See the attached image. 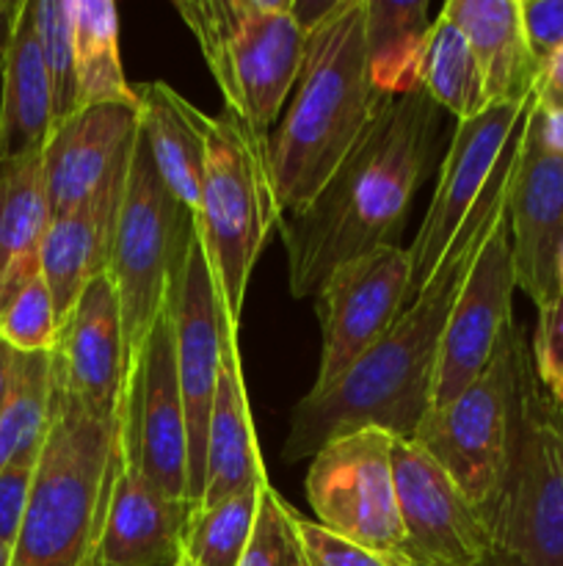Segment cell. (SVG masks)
<instances>
[{
	"mask_svg": "<svg viewBox=\"0 0 563 566\" xmlns=\"http://www.w3.org/2000/svg\"><path fill=\"white\" fill-rule=\"evenodd\" d=\"M524 122L425 291L403 307L386 335L337 385L323 392H307L293 407L282 462H301L337 437L362 429H381L397 440H412L419 420L431 409L436 363L453 304L486 238L508 210Z\"/></svg>",
	"mask_w": 563,
	"mask_h": 566,
	"instance_id": "1",
	"label": "cell"
},
{
	"mask_svg": "<svg viewBox=\"0 0 563 566\" xmlns=\"http://www.w3.org/2000/svg\"><path fill=\"white\" fill-rule=\"evenodd\" d=\"M442 125L445 111L423 88L386 97L318 197L282 216L293 296H315L334 269L401 243L414 193L436 166Z\"/></svg>",
	"mask_w": 563,
	"mask_h": 566,
	"instance_id": "2",
	"label": "cell"
},
{
	"mask_svg": "<svg viewBox=\"0 0 563 566\" xmlns=\"http://www.w3.org/2000/svg\"><path fill=\"white\" fill-rule=\"evenodd\" d=\"M384 99L368 70L364 0H340L334 14L307 33L301 75L270 138L282 216L318 197Z\"/></svg>",
	"mask_w": 563,
	"mask_h": 566,
	"instance_id": "3",
	"label": "cell"
},
{
	"mask_svg": "<svg viewBox=\"0 0 563 566\" xmlns=\"http://www.w3.org/2000/svg\"><path fill=\"white\" fill-rule=\"evenodd\" d=\"M121 468L119 420L105 423L53 390V415L11 566H88Z\"/></svg>",
	"mask_w": 563,
	"mask_h": 566,
	"instance_id": "4",
	"label": "cell"
},
{
	"mask_svg": "<svg viewBox=\"0 0 563 566\" xmlns=\"http://www.w3.org/2000/svg\"><path fill=\"white\" fill-rule=\"evenodd\" d=\"M279 221L270 136H259L230 111L213 116L196 208V238L230 329L241 332L248 280L270 232L279 230Z\"/></svg>",
	"mask_w": 563,
	"mask_h": 566,
	"instance_id": "5",
	"label": "cell"
},
{
	"mask_svg": "<svg viewBox=\"0 0 563 566\" xmlns=\"http://www.w3.org/2000/svg\"><path fill=\"white\" fill-rule=\"evenodd\" d=\"M226 111L268 136L301 75L307 33L290 0H177Z\"/></svg>",
	"mask_w": 563,
	"mask_h": 566,
	"instance_id": "6",
	"label": "cell"
},
{
	"mask_svg": "<svg viewBox=\"0 0 563 566\" xmlns=\"http://www.w3.org/2000/svg\"><path fill=\"white\" fill-rule=\"evenodd\" d=\"M193 238L196 216L166 186L138 125L108 260V276L119 296L130 365L163 310L169 287L180 280Z\"/></svg>",
	"mask_w": 563,
	"mask_h": 566,
	"instance_id": "7",
	"label": "cell"
},
{
	"mask_svg": "<svg viewBox=\"0 0 563 566\" xmlns=\"http://www.w3.org/2000/svg\"><path fill=\"white\" fill-rule=\"evenodd\" d=\"M530 343L524 340V332L513 326L486 374L458 398L431 407L412 437L445 468L484 517L500 497L513 462Z\"/></svg>",
	"mask_w": 563,
	"mask_h": 566,
	"instance_id": "8",
	"label": "cell"
},
{
	"mask_svg": "<svg viewBox=\"0 0 563 566\" xmlns=\"http://www.w3.org/2000/svg\"><path fill=\"white\" fill-rule=\"evenodd\" d=\"M486 520L491 545L478 566H563V429L530 357L513 462Z\"/></svg>",
	"mask_w": 563,
	"mask_h": 566,
	"instance_id": "9",
	"label": "cell"
},
{
	"mask_svg": "<svg viewBox=\"0 0 563 566\" xmlns=\"http://www.w3.org/2000/svg\"><path fill=\"white\" fill-rule=\"evenodd\" d=\"M392 442L381 429L337 437L307 470V501L331 534L406 566L403 525L392 475Z\"/></svg>",
	"mask_w": 563,
	"mask_h": 566,
	"instance_id": "10",
	"label": "cell"
},
{
	"mask_svg": "<svg viewBox=\"0 0 563 566\" xmlns=\"http://www.w3.org/2000/svg\"><path fill=\"white\" fill-rule=\"evenodd\" d=\"M119 451L155 490L188 503V431L177 376V343L163 304L127 374L119 409Z\"/></svg>",
	"mask_w": 563,
	"mask_h": 566,
	"instance_id": "11",
	"label": "cell"
},
{
	"mask_svg": "<svg viewBox=\"0 0 563 566\" xmlns=\"http://www.w3.org/2000/svg\"><path fill=\"white\" fill-rule=\"evenodd\" d=\"M530 105L533 94L519 103H489L472 119L456 122L436 177V191L425 210L419 232L414 235V247H408L412 258L408 302H414L439 271L442 260L450 252V243L456 241L475 205L489 188L491 177L500 169L502 155L522 127Z\"/></svg>",
	"mask_w": 563,
	"mask_h": 566,
	"instance_id": "12",
	"label": "cell"
},
{
	"mask_svg": "<svg viewBox=\"0 0 563 566\" xmlns=\"http://www.w3.org/2000/svg\"><path fill=\"white\" fill-rule=\"evenodd\" d=\"M408 293L412 258L403 247L375 249L331 271L315 293L323 346L309 392L337 385L395 324L408 304Z\"/></svg>",
	"mask_w": 563,
	"mask_h": 566,
	"instance_id": "13",
	"label": "cell"
},
{
	"mask_svg": "<svg viewBox=\"0 0 563 566\" xmlns=\"http://www.w3.org/2000/svg\"><path fill=\"white\" fill-rule=\"evenodd\" d=\"M513 291H517V269H513L506 210L475 258L447 318L431 407H442L461 396L495 363L517 326Z\"/></svg>",
	"mask_w": 563,
	"mask_h": 566,
	"instance_id": "14",
	"label": "cell"
},
{
	"mask_svg": "<svg viewBox=\"0 0 563 566\" xmlns=\"http://www.w3.org/2000/svg\"><path fill=\"white\" fill-rule=\"evenodd\" d=\"M406 566H478L491 545L489 520L414 440L392 442Z\"/></svg>",
	"mask_w": 563,
	"mask_h": 566,
	"instance_id": "15",
	"label": "cell"
},
{
	"mask_svg": "<svg viewBox=\"0 0 563 566\" xmlns=\"http://www.w3.org/2000/svg\"><path fill=\"white\" fill-rule=\"evenodd\" d=\"M177 343V376H180L182 407L188 431V503L193 509L204 490V453H208L210 412L224 363V324L215 282L210 276L199 238H193L182 274L166 296ZM235 332V329H232Z\"/></svg>",
	"mask_w": 563,
	"mask_h": 566,
	"instance_id": "16",
	"label": "cell"
},
{
	"mask_svg": "<svg viewBox=\"0 0 563 566\" xmlns=\"http://www.w3.org/2000/svg\"><path fill=\"white\" fill-rule=\"evenodd\" d=\"M508 235L517 287L524 291L535 310H544L561 293L557 263L563 252V153L550 147L541 133L535 94L508 191Z\"/></svg>",
	"mask_w": 563,
	"mask_h": 566,
	"instance_id": "17",
	"label": "cell"
},
{
	"mask_svg": "<svg viewBox=\"0 0 563 566\" xmlns=\"http://www.w3.org/2000/svg\"><path fill=\"white\" fill-rule=\"evenodd\" d=\"M53 357V390L92 418L116 423L125 398L130 357L116 287L108 274L88 282L61 321Z\"/></svg>",
	"mask_w": 563,
	"mask_h": 566,
	"instance_id": "18",
	"label": "cell"
},
{
	"mask_svg": "<svg viewBox=\"0 0 563 566\" xmlns=\"http://www.w3.org/2000/svg\"><path fill=\"white\" fill-rule=\"evenodd\" d=\"M138 105H86L50 130L42 149L50 216L83 208L130 171Z\"/></svg>",
	"mask_w": 563,
	"mask_h": 566,
	"instance_id": "19",
	"label": "cell"
},
{
	"mask_svg": "<svg viewBox=\"0 0 563 566\" xmlns=\"http://www.w3.org/2000/svg\"><path fill=\"white\" fill-rule=\"evenodd\" d=\"M193 506L155 490L121 462L88 566H174Z\"/></svg>",
	"mask_w": 563,
	"mask_h": 566,
	"instance_id": "20",
	"label": "cell"
},
{
	"mask_svg": "<svg viewBox=\"0 0 563 566\" xmlns=\"http://www.w3.org/2000/svg\"><path fill=\"white\" fill-rule=\"evenodd\" d=\"M127 175L110 182L103 193H97L83 208L70 210L64 216H53L42 241H39V263H42L44 282H47L50 296H53L59 326L72 313L88 282L108 274L110 241H114V227L121 208V197H125Z\"/></svg>",
	"mask_w": 563,
	"mask_h": 566,
	"instance_id": "21",
	"label": "cell"
},
{
	"mask_svg": "<svg viewBox=\"0 0 563 566\" xmlns=\"http://www.w3.org/2000/svg\"><path fill=\"white\" fill-rule=\"evenodd\" d=\"M257 484H268V475H265L263 453H259L252 409H248L241 343H237V332L226 329L224 363H221L213 412H210L204 490L196 509L213 506V503Z\"/></svg>",
	"mask_w": 563,
	"mask_h": 566,
	"instance_id": "22",
	"label": "cell"
},
{
	"mask_svg": "<svg viewBox=\"0 0 563 566\" xmlns=\"http://www.w3.org/2000/svg\"><path fill=\"white\" fill-rule=\"evenodd\" d=\"M132 88L138 97V125L160 177L196 216L213 116L188 103L163 81L132 83Z\"/></svg>",
	"mask_w": 563,
	"mask_h": 566,
	"instance_id": "23",
	"label": "cell"
},
{
	"mask_svg": "<svg viewBox=\"0 0 563 566\" xmlns=\"http://www.w3.org/2000/svg\"><path fill=\"white\" fill-rule=\"evenodd\" d=\"M53 130V88L42 59L33 0H20L0 77V158L42 153Z\"/></svg>",
	"mask_w": 563,
	"mask_h": 566,
	"instance_id": "24",
	"label": "cell"
},
{
	"mask_svg": "<svg viewBox=\"0 0 563 566\" xmlns=\"http://www.w3.org/2000/svg\"><path fill=\"white\" fill-rule=\"evenodd\" d=\"M439 14L467 36L489 103H519L533 94L539 64L524 39L519 0H447Z\"/></svg>",
	"mask_w": 563,
	"mask_h": 566,
	"instance_id": "25",
	"label": "cell"
},
{
	"mask_svg": "<svg viewBox=\"0 0 563 566\" xmlns=\"http://www.w3.org/2000/svg\"><path fill=\"white\" fill-rule=\"evenodd\" d=\"M428 0H364V53L370 81L384 97H403L419 88L425 39H428Z\"/></svg>",
	"mask_w": 563,
	"mask_h": 566,
	"instance_id": "26",
	"label": "cell"
},
{
	"mask_svg": "<svg viewBox=\"0 0 563 566\" xmlns=\"http://www.w3.org/2000/svg\"><path fill=\"white\" fill-rule=\"evenodd\" d=\"M72 39L81 108L119 103L138 105L119 55V11L110 0H72Z\"/></svg>",
	"mask_w": 563,
	"mask_h": 566,
	"instance_id": "27",
	"label": "cell"
},
{
	"mask_svg": "<svg viewBox=\"0 0 563 566\" xmlns=\"http://www.w3.org/2000/svg\"><path fill=\"white\" fill-rule=\"evenodd\" d=\"M53 415V357L17 352L0 409V470L11 462H39Z\"/></svg>",
	"mask_w": 563,
	"mask_h": 566,
	"instance_id": "28",
	"label": "cell"
},
{
	"mask_svg": "<svg viewBox=\"0 0 563 566\" xmlns=\"http://www.w3.org/2000/svg\"><path fill=\"white\" fill-rule=\"evenodd\" d=\"M419 88L456 122L478 116L489 105L478 59L456 22L439 14L425 39Z\"/></svg>",
	"mask_w": 563,
	"mask_h": 566,
	"instance_id": "29",
	"label": "cell"
},
{
	"mask_svg": "<svg viewBox=\"0 0 563 566\" xmlns=\"http://www.w3.org/2000/svg\"><path fill=\"white\" fill-rule=\"evenodd\" d=\"M50 219L42 153L0 158V280L17 258L39 247Z\"/></svg>",
	"mask_w": 563,
	"mask_h": 566,
	"instance_id": "30",
	"label": "cell"
},
{
	"mask_svg": "<svg viewBox=\"0 0 563 566\" xmlns=\"http://www.w3.org/2000/svg\"><path fill=\"white\" fill-rule=\"evenodd\" d=\"M59 335L53 296L44 282L39 247L17 258L0 280V337L14 352H53Z\"/></svg>",
	"mask_w": 563,
	"mask_h": 566,
	"instance_id": "31",
	"label": "cell"
},
{
	"mask_svg": "<svg viewBox=\"0 0 563 566\" xmlns=\"http://www.w3.org/2000/svg\"><path fill=\"white\" fill-rule=\"evenodd\" d=\"M265 486H248L213 506L193 509L182 536V556L196 566H241Z\"/></svg>",
	"mask_w": 563,
	"mask_h": 566,
	"instance_id": "32",
	"label": "cell"
},
{
	"mask_svg": "<svg viewBox=\"0 0 563 566\" xmlns=\"http://www.w3.org/2000/svg\"><path fill=\"white\" fill-rule=\"evenodd\" d=\"M39 44L53 88V125L81 111L72 39V0H33Z\"/></svg>",
	"mask_w": 563,
	"mask_h": 566,
	"instance_id": "33",
	"label": "cell"
},
{
	"mask_svg": "<svg viewBox=\"0 0 563 566\" xmlns=\"http://www.w3.org/2000/svg\"><path fill=\"white\" fill-rule=\"evenodd\" d=\"M241 566H312L298 536V514L270 484L259 495V512Z\"/></svg>",
	"mask_w": 563,
	"mask_h": 566,
	"instance_id": "34",
	"label": "cell"
},
{
	"mask_svg": "<svg viewBox=\"0 0 563 566\" xmlns=\"http://www.w3.org/2000/svg\"><path fill=\"white\" fill-rule=\"evenodd\" d=\"M530 359L546 401L563 412V293L539 310L535 335L530 340Z\"/></svg>",
	"mask_w": 563,
	"mask_h": 566,
	"instance_id": "35",
	"label": "cell"
},
{
	"mask_svg": "<svg viewBox=\"0 0 563 566\" xmlns=\"http://www.w3.org/2000/svg\"><path fill=\"white\" fill-rule=\"evenodd\" d=\"M298 536L312 566H395L379 553L331 534L320 523L304 520L301 514H298Z\"/></svg>",
	"mask_w": 563,
	"mask_h": 566,
	"instance_id": "36",
	"label": "cell"
},
{
	"mask_svg": "<svg viewBox=\"0 0 563 566\" xmlns=\"http://www.w3.org/2000/svg\"><path fill=\"white\" fill-rule=\"evenodd\" d=\"M519 11L530 53L541 66L563 48V0H519Z\"/></svg>",
	"mask_w": 563,
	"mask_h": 566,
	"instance_id": "37",
	"label": "cell"
},
{
	"mask_svg": "<svg viewBox=\"0 0 563 566\" xmlns=\"http://www.w3.org/2000/svg\"><path fill=\"white\" fill-rule=\"evenodd\" d=\"M36 462H11L0 470V542L14 547L31 501Z\"/></svg>",
	"mask_w": 563,
	"mask_h": 566,
	"instance_id": "38",
	"label": "cell"
},
{
	"mask_svg": "<svg viewBox=\"0 0 563 566\" xmlns=\"http://www.w3.org/2000/svg\"><path fill=\"white\" fill-rule=\"evenodd\" d=\"M533 94L541 108L563 114V48L539 66Z\"/></svg>",
	"mask_w": 563,
	"mask_h": 566,
	"instance_id": "39",
	"label": "cell"
},
{
	"mask_svg": "<svg viewBox=\"0 0 563 566\" xmlns=\"http://www.w3.org/2000/svg\"><path fill=\"white\" fill-rule=\"evenodd\" d=\"M337 6H340V0H290L293 20L298 22L304 33L315 31L320 22L329 20L337 11Z\"/></svg>",
	"mask_w": 563,
	"mask_h": 566,
	"instance_id": "40",
	"label": "cell"
},
{
	"mask_svg": "<svg viewBox=\"0 0 563 566\" xmlns=\"http://www.w3.org/2000/svg\"><path fill=\"white\" fill-rule=\"evenodd\" d=\"M17 9H20V0H0V77H3V64L6 53H9L11 31H14Z\"/></svg>",
	"mask_w": 563,
	"mask_h": 566,
	"instance_id": "41",
	"label": "cell"
},
{
	"mask_svg": "<svg viewBox=\"0 0 563 566\" xmlns=\"http://www.w3.org/2000/svg\"><path fill=\"white\" fill-rule=\"evenodd\" d=\"M14 357H17L14 348H11L9 343L0 337V409H3L6 390H9V379H11V368H14Z\"/></svg>",
	"mask_w": 563,
	"mask_h": 566,
	"instance_id": "42",
	"label": "cell"
},
{
	"mask_svg": "<svg viewBox=\"0 0 563 566\" xmlns=\"http://www.w3.org/2000/svg\"><path fill=\"white\" fill-rule=\"evenodd\" d=\"M0 566H11V547L0 542Z\"/></svg>",
	"mask_w": 563,
	"mask_h": 566,
	"instance_id": "43",
	"label": "cell"
},
{
	"mask_svg": "<svg viewBox=\"0 0 563 566\" xmlns=\"http://www.w3.org/2000/svg\"><path fill=\"white\" fill-rule=\"evenodd\" d=\"M557 287L563 293V252H561V263H557Z\"/></svg>",
	"mask_w": 563,
	"mask_h": 566,
	"instance_id": "44",
	"label": "cell"
},
{
	"mask_svg": "<svg viewBox=\"0 0 563 566\" xmlns=\"http://www.w3.org/2000/svg\"><path fill=\"white\" fill-rule=\"evenodd\" d=\"M174 566H196V564H193V562H188V558H185V556H182V558H180V562H177Z\"/></svg>",
	"mask_w": 563,
	"mask_h": 566,
	"instance_id": "45",
	"label": "cell"
},
{
	"mask_svg": "<svg viewBox=\"0 0 563 566\" xmlns=\"http://www.w3.org/2000/svg\"><path fill=\"white\" fill-rule=\"evenodd\" d=\"M557 412V409H555ZM557 423H561V429H563V412H557Z\"/></svg>",
	"mask_w": 563,
	"mask_h": 566,
	"instance_id": "46",
	"label": "cell"
}]
</instances>
